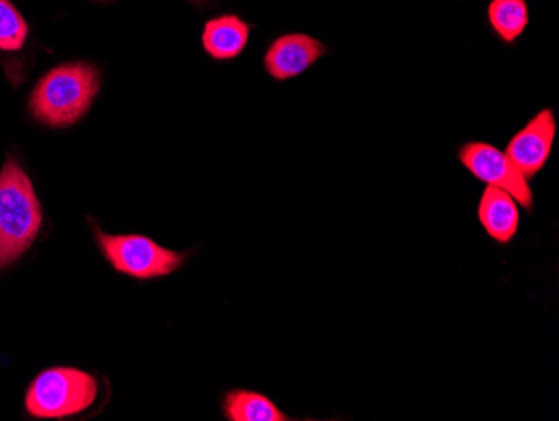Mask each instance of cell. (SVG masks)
Instances as JSON below:
<instances>
[{
  "label": "cell",
  "mask_w": 559,
  "mask_h": 421,
  "mask_svg": "<svg viewBox=\"0 0 559 421\" xmlns=\"http://www.w3.org/2000/svg\"><path fill=\"white\" fill-rule=\"evenodd\" d=\"M99 87V72L94 66L86 62L58 66L34 87L31 112L47 127H72L90 112Z\"/></svg>",
  "instance_id": "obj_1"
},
{
  "label": "cell",
  "mask_w": 559,
  "mask_h": 421,
  "mask_svg": "<svg viewBox=\"0 0 559 421\" xmlns=\"http://www.w3.org/2000/svg\"><path fill=\"white\" fill-rule=\"evenodd\" d=\"M43 209L33 182L15 160L0 172V269L21 259L39 235Z\"/></svg>",
  "instance_id": "obj_2"
},
{
  "label": "cell",
  "mask_w": 559,
  "mask_h": 421,
  "mask_svg": "<svg viewBox=\"0 0 559 421\" xmlns=\"http://www.w3.org/2000/svg\"><path fill=\"white\" fill-rule=\"evenodd\" d=\"M96 378L78 367H49L31 383L25 393V410L36 418H66L93 407L97 398Z\"/></svg>",
  "instance_id": "obj_3"
},
{
  "label": "cell",
  "mask_w": 559,
  "mask_h": 421,
  "mask_svg": "<svg viewBox=\"0 0 559 421\" xmlns=\"http://www.w3.org/2000/svg\"><path fill=\"white\" fill-rule=\"evenodd\" d=\"M96 237L115 270L131 278H165L180 269L187 259V254L165 249L144 235H108L97 229Z\"/></svg>",
  "instance_id": "obj_4"
},
{
  "label": "cell",
  "mask_w": 559,
  "mask_h": 421,
  "mask_svg": "<svg viewBox=\"0 0 559 421\" xmlns=\"http://www.w3.org/2000/svg\"><path fill=\"white\" fill-rule=\"evenodd\" d=\"M461 165L480 184L510 194L518 206L527 213L535 209V195L531 190L530 180L514 166L504 152L486 141H467L457 150Z\"/></svg>",
  "instance_id": "obj_5"
},
{
  "label": "cell",
  "mask_w": 559,
  "mask_h": 421,
  "mask_svg": "<svg viewBox=\"0 0 559 421\" xmlns=\"http://www.w3.org/2000/svg\"><path fill=\"white\" fill-rule=\"evenodd\" d=\"M556 130L555 112L545 108L533 116L506 147V155L526 180L538 177L551 159Z\"/></svg>",
  "instance_id": "obj_6"
},
{
  "label": "cell",
  "mask_w": 559,
  "mask_h": 421,
  "mask_svg": "<svg viewBox=\"0 0 559 421\" xmlns=\"http://www.w3.org/2000/svg\"><path fill=\"white\" fill-rule=\"evenodd\" d=\"M326 52L329 47L309 34H285L270 44L263 66L273 80L284 83L304 74Z\"/></svg>",
  "instance_id": "obj_7"
},
{
  "label": "cell",
  "mask_w": 559,
  "mask_h": 421,
  "mask_svg": "<svg viewBox=\"0 0 559 421\" xmlns=\"http://www.w3.org/2000/svg\"><path fill=\"white\" fill-rule=\"evenodd\" d=\"M520 206L510 194L486 187L477 203V220L491 241L510 245L520 231Z\"/></svg>",
  "instance_id": "obj_8"
},
{
  "label": "cell",
  "mask_w": 559,
  "mask_h": 421,
  "mask_svg": "<svg viewBox=\"0 0 559 421\" xmlns=\"http://www.w3.org/2000/svg\"><path fill=\"white\" fill-rule=\"evenodd\" d=\"M251 26L235 14L210 19L201 33L206 55L215 61H231L243 55L250 40Z\"/></svg>",
  "instance_id": "obj_9"
},
{
  "label": "cell",
  "mask_w": 559,
  "mask_h": 421,
  "mask_svg": "<svg viewBox=\"0 0 559 421\" xmlns=\"http://www.w3.org/2000/svg\"><path fill=\"white\" fill-rule=\"evenodd\" d=\"M223 413L230 421H287L269 396L250 389H231L223 396Z\"/></svg>",
  "instance_id": "obj_10"
},
{
  "label": "cell",
  "mask_w": 559,
  "mask_h": 421,
  "mask_svg": "<svg viewBox=\"0 0 559 421\" xmlns=\"http://www.w3.org/2000/svg\"><path fill=\"white\" fill-rule=\"evenodd\" d=\"M488 22L492 34L504 46H514L530 26V8L526 0H491Z\"/></svg>",
  "instance_id": "obj_11"
},
{
  "label": "cell",
  "mask_w": 559,
  "mask_h": 421,
  "mask_svg": "<svg viewBox=\"0 0 559 421\" xmlns=\"http://www.w3.org/2000/svg\"><path fill=\"white\" fill-rule=\"evenodd\" d=\"M27 34L29 27L21 12L9 0H0V49L19 51L24 46Z\"/></svg>",
  "instance_id": "obj_12"
},
{
  "label": "cell",
  "mask_w": 559,
  "mask_h": 421,
  "mask_svg": "<svg viewBox=\"0 0 559 421\" xmlns=\"http://www.w3.org/2000/svg\"><path fill=\"white\" fill-rule=\"evenodd\" d=\"M97 2H115V0H97Z\"/></svg>",
  "instance_id": "obj_13"
},
{
  "label": "cell",
  "mask_w": 559,
  "mask_h": 421,
  "mask_svg": "<svg viewBox=\"0 0 559 421\" xmlns=\"http://www.w3.org/2000/svg\"><path fill=\"white\" fill-rule=\"evenodd\" d=\"M191 2H201V0H191Z\"/></svg>",
  "instance_id": "obj_14"
}]
</instances>
